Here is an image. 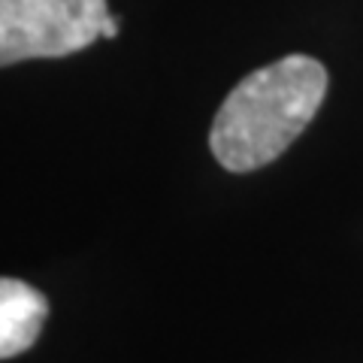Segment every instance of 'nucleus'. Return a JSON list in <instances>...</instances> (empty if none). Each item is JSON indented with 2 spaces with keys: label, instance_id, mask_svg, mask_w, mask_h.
<instances>
[{
  "label": "nucleus",
  "instance_id": "1",
  "mask_svg": "<svg viewBox=\"0 0 363 363\" xmlns=\"http://www.w3.org/2000/svg\"><path fill=\"white\" fill-rule=\"evenodd\" d=\"M327 94V70L309 55H288L245 76L221 104L209 145L230 173H252L288 149Z\"/></svg>",
  "mask_w": 363,
  "mask_h": 363
},
{
  "label": "nucleus",
  "instance_id": "2",
  "mask_svg": "<svg viewBox=\"0 0 363 363\" xmlns=\"http://www.w3.org/2000/svg\"><path fill=\"white\" fill-rule=\"evenodd\" d=\"M106 16V0H0V67L88 49Z\"/></svg>",
  "mask_w": 363,
  "mask_h": 363
},
{
  "label": "nucleus",
  "instance_id": "3",
  "mask_svg": "<svg viewBox=\"0 0 363 363\" xmlns=\"http://www.w3.org/2000/svg\"><path fill=\"white\" fill-rule=\"evenodd\" d=\"M45 315L49 303L37 288L0 276V360L16 357L37 342Z\"/></svg>",
  "mask_w": 363,
  "mask_h": 363
},
{
  "label": "nucleus",
  "instance_id": "4",
  "mask_svg": "<svg viewBox=\"0 0 363 363\" xmlns=\"http://www.w3.org/2000/svg\"><path fill=\"white\" fill-rule=\"evenodd\" d=\"M118 33V18H112V16H106L104 18V28H100V37H106V40H112Z\"/></svg>",
  "mask_w": 363,
  "mask_h": 363
}]
</instances>
